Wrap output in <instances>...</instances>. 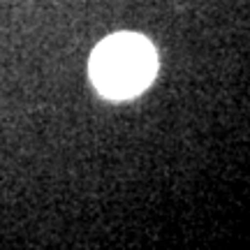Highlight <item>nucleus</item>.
Returning a JSON list of instances; mask_svg holds the SVG:
<instances>
[{
    "instance_id": "nucleus-1",
    "label": "nucleus",
    "mask_w": 250,
    "mask_h": 250,
    "mask_svg": "<svg viewBox=\"0 0 250 250\" xmlns=\"http://www.w3.org/2000/svg\"><path fill=\"white\" fill-rule=\"evenodd\" d=\"M158 56L153 44L142 35L118 33L107 37L93 51L90 77L102 95L114 100L142 93L155 77Z\"/></svg>"
}]
</instances>
